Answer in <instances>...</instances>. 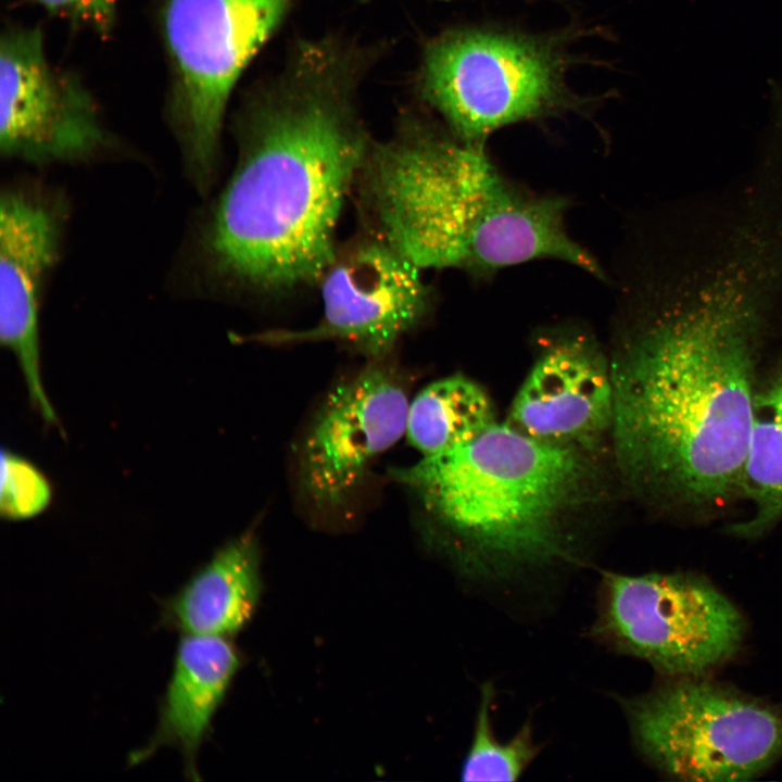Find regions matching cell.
Segmentation results:
<instances>
[{
	"mask_svg": "<svg viewBox=\"0 0 782 782\" xmlns=\"http://www.w3.org/2000/svg\"><path fill=\"white\" fill-rule=\"evenodd\" d=\"M261 589L251 532L227 542L165 602L163 619L184 634L226 636L252 617Z\"/></svg>",
	"mask_w": 782,
	"mask_h": 782,
	"instance_id": "cell-15",
	"label": "cell"
},
{
	"mask_svg": "<svg viewBox=\"0 0 782 782\" xmlns=\"http://www.w3.org/2000/svg\"><path fill=\"white\" fill-rule=\"evenodd\" d=\"M590 469L580 449L495 422L390 477L452 538L468 577L508 590L571 559L570 518L588 495Z\"/></svg>",
	"mask_w": 782,
	"mask_h": 782,
	"instance_id": "cell-4",
	"label": "cell"
},
{
	"mask_svg": "<svg viewBox=\"0 0 782 782\" xmlns=\"http://www.w3.org/2000/svg\"><path fill=\"white\" fill-rule=\"evenodd\" d=\"M495 422L487 392L474 380L453 375L430 382L409 401L405 437L428 456L463 445Z\"/></svg>",
	"mask_w": 782,
	"mask_h": 782,
	"instance_id": "cell-17",
	"label": "cell"
},
{
	"mask_svg": "<svg viewBox=\"0 0 782 782\" xmlns=\"http://www.w3.org/2000/svg\"><path fill=\"white\" fill-rule=\"evenodd\" d=\"M755 305L726 279L628 335L610 363L613 434L640 490L704 506L739 493L756 393Z\"/></svg>",
	"mask_w": 782,
	"mask_h": 782,
	"instance_id": "cell-2",
	"label": "cell"
},
{
	"mask_svg": "<svg viewBox=\"0 0 782 782\" xmlns=\"http://www.w3.org/2000/svg\"><path fill=\"white\" fill-rule=\"evenodd\" d=\"M420 268L375 237L337 254L320 283L323 313L304 330H272L244 340L266 344L338 341L382 361L426 316L430 292Z\"/></svg>",
	"mask_w": 782,
	"mask_h": 782,
	"instance_id": "cell-10",
	"label": "cell"
},
{
	"mask_svg": "<svg viewBox=\"0 0 782 782\" xmlns=\"http://www.w3.org/2000/svg\"><path fill=\"white\" fill-rule=\"evenodd\" d=\"M0 513L10 521L34 518L50 505L52 485L30 461L10 449L1 450Z\"/></svg>",
	"mask_w": 782,
	"mask_h": 782,
	"instance_id": "cell-19",
	"label": "cell"
},
{
	"mask_svg": "<svg viewBox=\"0 0 782 782\" xmlns=\"http://www.w3.org/2000/svg\"><path fill=\"white\" fill-rule=\"evenodd\" d=\"M64 207L42 192L9 188L0 200V341L15 357L31 407L59 425L41 378L39 305L58 261Z\"/></svg>",
	"mask_w": 782,
	"mask_h": 782,
	"instance_id": "cell-12",
	"label": "cell"
},
{
	"mask_svg": "<svg viewBox=\"0 0 782 782\" xmlns=\"http://www.w3.org/2000/svg\"><path fill=\"white\" fill-rule=\"evenodd\" d=\"M50 12L78 21L99 35L114 26L118 0H35Z\"/></svg>",
	"mask_w": 782,
	"mask_h": 782,
	"instance_id": "cell-20",
	"label": "cell"
},
{
	"mask_svg": "<svg viewBox=\"0 0 782 782\" xmlns=\"http://www.w3.org/2000/svg\"><path fill=\"white\" fill-rule=\"evenodd\" d=\"M614 416L610 363L594 339L573 330L544 344L506 422L535 440L582 450L613 430Z\"/></svg>",
	"mask_w": 782,
	"mask_h": 782,
	"instance_id": "cell-13",
	"label": "cell"
},
{
	"mask_svg": "<svg viewBox=\"0 0 782 782\" xmlns=\"http://www.w3.org/2000/svg\"><path fill=\"white\" fill-rule=\"evenodd\" d=\"M409 400L391 367L371 363L336 384L308 425L299 451V479L318 508L343 504L373 462L406 431Z\"/></svg>",
	"mask_w": 782,
	"mask_h": 782,
	"instance_id": "cell-11",
	"label": "cell"
},
{
	"mask_svg": "<svg viewBox=\"0 0 782 782\" xmlns=\"http://www.w3.org/2000/svg\"><path fill=\"white\" fill-rule=\"evenodd\" d=\"M566 59L539 37L459 28L426 46L419 87L455 137L483 146L502 127L565 109Z\"/></svg>",
	"mask_w": 782,
	"mask_h": 782,
	"instance_id": "cell-6",
	"label": "cell"
},
{
	"mask_svg": "<svg viewBox=\"0 0 782 782\" xmlns=\"http://www.w3.org/2000/svg\"><path fill=\"white\" fill-rule=\"evenodd\" d=\"M361 62L304 42L244 114L240 155L199 241L210 278L276 292L319 282L371 142L355 105Z\"/></svg>",
	"mask_w": 782,
	"mask_h": 782,
	"instance_id": "cell-1",
	"label": "cell"
},
{
	"mask_svg": "<svg viewBox=\"0 0 782 782\" xmlns=\"http://www.w3.org/2000/svg\"><path fill=\"white\" fill-rule=\"evenodd\" d=\"M239 667V656L225 636L184 634L149 743L130 756L136 764L162 746L182 755L186 773L195 779V757L212 718Z\"/></svg>",
	"mask_w": 782,
	"mask_h": 782,
	"instance_id": "cell-14",
	"label": "cell"
},
{
	"mask_svg": "<svg viewBox=\"0 0 782 782\" xmlns=\"http://www.w3.org/2000/svg\"><path fill=\"white\" fill-rule=\"evenodd\" d=\"M110 143L92 97L49 61L39 28H11L0 41V150L33 165L80 163Z\"/></svg>",
	"mask_w": 782,
	"mask_h": 782,
	"instance_id": "cell-9",
	"label": "cell"
},
{
	"mask_svg": "<svg viewBox=\"0 0 782 782\" xmlns=\"http://www.w3.org/2000/svg\"><path fill=\"white\" fill-rule=\"evenodd\" d=\"M360 176L375 237L420 269L455 268L483 278L552 258L607 280L566 229L567 199L512 182L483 146L408 127L373 143Z\"/></svg>",
	"mask_w": 782,
	"mask_h": 782,
	"instance_id": "cell-3",
	"label": "cell"
},
{
	"mask_svg": "<svg viewBox=\"0 0 782 782\" xmlns=\"http://www.w3.org/2000/svg\"><path fill=\"white\" fill-rule=\"evenodd\" d=\"M292 2H165L163 28L174 70L169 122L186 173L201 194L213 184L231 91Z\"/></svg>",
	"mask_w": 782,
	"mask_h": 782,
	"instance_id": "cell-7",
	"label": "cell"
},
{
	"mask_svg": "<svg viewBox=\"0 0 782 782\" xmlns=\"http://www.w3.org/2000/svg\"><path fill=\"white\" fill-rule=\"evenodd\" d=\"M739 492L749 501V519L732 528L755 538L782 520V370L757 387Z\"/></svg>",
	"mask_w": 782,
	"mask_h": 782,
	"instance_id": "cell-16",
	"label": "cell"
},
{
	"mask_svg": "<svg viewBox=\"0 0 782 782\" xmlns=\"http://www.w3.org/2000/svg\"><path fill=\"white\" fill-rule=\"evenodd\" d=\"M621 697L643 758L681 781H744L782 756V711L701 677H668Z\"/></svg>",
	"mask_w": 782,
	"mask_h": 782,
	"instance_id": "cell-5",
	"label": "cell"
},
{
	"mask_svg": "<svg viewBox=\"0 0 782 782\" xmlns=\"http://www.w3.org/2000/svg\"><path fill=\"white\" fill-rule=\"evenodd\" d=\"M745 622L709 581L691 573L604 571L588 631L595 643L666 677H701L740 649Z\"/></svg>",
	"mask_w": 782,
	"mask_h": 782,
	"instance_id": "cell-8",
	"label": "cell"
},
{
	"mask_svg": "<svg viewBox=\"0 0 782 782\" xmlns=\"http://www.w3.org/2000/svg\"><path fill=\"white\" fill-rule=\"evenodd\" d=\"M494 685H480L474 734L463 760V781H516L538 756L531 721L527 720L506 742H500L492 722Z\"/></svg>",
	"mask_w": 782,
	"mask_h": 782,
	"instance_id": "cell-18",
	"label": "cell"
}]
</instances>
